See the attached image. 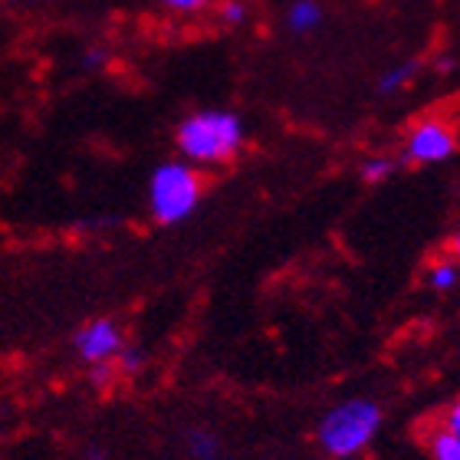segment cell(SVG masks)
Listing matches in <instances>:
<instances>
[{
    "label": "cell",
    "mask_w": 460,
    "mask_h": 460,
    "mask_svg": "<svg viewBox=\"0 0 460 460\" xmlns=\"http://www.w3.org/2000/svg\"><path fill=\"white\" fill-rule=\"evenodd\" d=\"M243 122L224 109H204L178 125V152L188 164H221L240 152Z\"/></svg>",
    "instance_id": "6da1fadb"
},
{
    "label": "cell",
    "mask_w": 460,
    "mask_h": 460,
    "mask_svg": "<svg viewBox=\"0 0 460 460\" xmlns=\"http://www.w3.org/2000/svg\"><path fill=\"white\" fill-rule=\"evenodd\" d=\"M382 428V408L372 398H349L323 414L316 428L319 447L329 457H355L375 441V434Z\"/></svg>",
    "instance_id": "7a4b0ae2"
},
{
    "label": "cell",
    "mask_w": 460,
    "mask_h": 460,
    "mask_svg": "<svg viewBox=\"0 0 460 460\" xmlns=\"http://www.w3.org/2000/svg\"><path fill=\"white\" fill-rule=\"evenodd\" d=\"M148 204L155 221L181 224L201 204V178L188 162H164L152 172L148 181Z\"/></svg>",
    "instance_id": "3957f363"
},
{
    "label": "cell",
    "mask_w": 460,
    "mask_h": 460,
    "mask_svg": "<svg viewBox=\"0 0 460 460\" xmlns=\"http://www.w3.org/2000/svg\"><path fill=\"white\" fill-rule=\"evenodd\" d=\"M457 148V138L444 122H421L404 142V158L414 164H438L447 162Z\"/></svg>",
    "instance_id": "277c9868"
},
{
    "label": "cell",
    "mask_w": 460,
    "mask_h": 460,
    "mask_svg": "<svg viewBox=\"0 0 460 460\" xmlns=\"http://www.w3.org/2000/svg\"><path fill=\"white\" fill-rule=\"evenodd\" d=\"M76 352L89 365L112 362L115 355L122 352V329L115 326L112 319H93L89 326L76 332Z\"/></svg>",
    "instance_id": "5b68a950"
},
{
    "label": "cell",
    "mask_w": 460,
    "mask_h": 460,
    "mask_svg": "<svg viewBox=\"0 0 460 460\" xmlns=\"http://www.w3.org/2000/svg\"><path fill=\"white\" fill-rule=\"evenodd\" d=\"M323 20H326V13H323L319 0H293L287 10V27L293 33H313L323 27Z\"/></svg>",
    "instance_id": "8992f818"
},
{
    "label": "cell",
    "mask_w": 460,
    "mask_h": 460,
    "mask_svg": "<svg viewBox=\"0 0 460 460\" xmlns=\"http://www.w3.org/2000/svg\"><path fill=\"white\" fill-rule=\"evenodd\" d=\"M414 73H418V63H411V59H408V63H398V66H392V69H385L382 79H378V93H382V96L402 93L414 79Z\"/></svg>",
    "instance_id": "52a82bcc"
},
{
    "label": "cell",
    "mask_w": 460,
    "mask_h": 460,
    "mask_svg": "<svg viewBox=\"0 0 460 460\" xmlns=\"http://www.w3.org/2000/svg\"><path fill=\"white\" fill-rule=\"evenodd\" d=\"M188 454H191V460H217L221 444L211 431H191L188 434Z\"/></svg>",
    "instance_id": "ba28073f"
},
{
    "label": "cell",
    "mask_w": 460,
    "mask_h": 460,
    "mask_svg": "<svg viewBox=\"0 0 460 460\" xmlns=\"http://www.w3.org/2000/svg\"><path fill=\"white\" fill-rule=\"evenodd\" d=\"M431 457L434 460H460V434L441 428V431L431 438Z\"/></svg>",
    "instance_id": "9c48e42d"
},
{
    "label": "cell",
    "mask_w": 460,
    "mask_h": 460,
    "mask_svg": "<svg viewBox=\"0 0 460 460\" xmlns=\"http://www.w3.org/2000/svg\"><path fill=\"white\" fill-rule=\"evenodd\" d=\"M457 263H447V260H441V263H434L431 273H428V283H431L434 289H451L454 283H457Z\"/></svg>",
    "instance_id": "30bf717a"
},
{
    "label": "cell",
    "mask_w": 460,
    "mask_h": 460,
    "mask_svg": "<svg viewBox=\"0 0 460 460\" xmlns=\"http://www.w3.org/2000/svg\"><path fill=\"white\" fill-rule=\"evenodd\" d=\"M392 158H378V155H375V158H368V162L362 164V178L365 181H385V178H388V174H392Z\"/></svg>",
    "instance_id": "8fae6325"
},
{
    "label": "cell",
    "mask_w": 460,
    "mask_h": 460,
    "mask_svg": "<svg viewBox=\"0 0 460 460\" xmlns=\"http://www.w3.org/2000/svg\"><path fill=\"white\" fill-rule=\"evenodd\" d=\"M119 358V365H122L125 372H138L145 365V352L142 349H132V345H122V352L115 355Z\"/></svg>",
    "instance_id": "7c38bea8"
},
{
    "label": "cell",
    "mask_w": 460,
    "mask_h": 460,
    "mask_svg": "<svg viewBox=\"0 0 460 460\" xmlns=\"http://www.w3.org/2000/svg\"><path fill=\"white\" fill-rule=\"evenodd\" d=\"M221 13H224L227 23H243V20H247V4H240V0H227Z\"/></svg>",
    "instance_id": "4fadbf2b"
},
{
    "label": "cell",
    "mask_w": 460,
    "mask_h": 460,
    "mask_svg": "<svg viewBox=\"0 0 460 460\" xmlns=\"http://www.w3.org/2000/svg\"><path fill=\"white\" fill-rule=\"evenodd\" d=\"M162 4L172 10H181V13H191V10H201L204 4H211V0H162Z\"/></svg>",
    "instance_id": "5bb4252c"
},
{
    "label": "cell",
    "mask_w": 460,
    "mask_h": 460,
    "mask_svg": "<svg viewBox=\"0 0 460 460\" xmlns=\"http://www.w3.org/2000/svg\"><path fill=\"white\" fill-rule=\"evenodd\" d=\"M444 428L454 434H460V398L451 404V411H447V418H444Z\"/></svg>",
    "instance_id": "9a60e30c"
},
{
    "label": "cell",
    "mask_w": 460,
    "mask_h": 460,
    "mask_svg": "<svg viewBox=\"0 0 460 460\" xmlns=\"http://www.w3.org/2000/svg\"><path fill=\"white\" fill-rule=\"evenodd\" d=\"M112 362H99V365H93V382L96 385H106L109 382V375H112V368H109Z\"/></svg>",
    "instance_id": "2e32d148"
},
{
    "label": "cell",
    "mask_w": 460,
    "mask_h": 460,
    "mask_svg": "<svg viewBox=\"0 0 460 460\" xmlns=\"http://www.w3.org/2000/svg\"><path fill=\"white\" fill-rule=\"evenodd\" d=\"M102 59H106V53H102V49H93V53H86L83 63H86V66H102Z\"/></svg>",
    "instance_id": "e0dca14e"
},
{
    "label": "cell",
    "mask_w": 460,
    "mask_h": 460,
    "mask_svg": "<svg viewBox=\"0 0 460 460\" xmlns=\"http://www.w3.org/2000/svg\"><path fill=\"white\" fill-rule=\"evenodd\" d=\"M454 253L460 257V234H457V240H454Z\"/></svg>",
    "instance_id": "ac0fdd59"
}]
</instances>
